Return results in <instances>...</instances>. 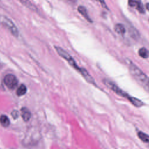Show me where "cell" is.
Masks as SVG:
<instances>
[{
  "label": "cell",
  "mask_w": 149,
  "mask_h": 149,
  "mask_svg": "<svg viewBox=\"0 0 149 149\" xmlns=\"http://www.w3.org/2000/svg\"><path fill=\"white\" fill-rule=\"evenodd\" d=\"M126 62L129 67L132 75L147 91L148 90V79L147 75L144 73L136 65L131 61L126 59Z\"/></svg>",
  "instance_id": "1"
},
{
  "label": "cell",
  "mask_w": 149,
  "mask_h": 149,
  "mask_svg": "<svg viewBox=\"0 0 149 149\" xmlns=\"http://www.w3.org/2000/svg\"><path fill=\"white\" fill-rule=\"evenodd\" d=\"M55 48L56 49V51H57V52L58 53V54L62 56L63 59H65L66 61H68V62L76 70H77V71L80 72L81 68L79 67L78 65H77V63H76L75 61L73 59V58L70 55H69L66 51H65L64 49H63V48H62L60 47H58V46H55Z\"/></svg>",
  "instance_id": "2"
},
{
  "label": "cell",
  "mask_w": 149,
  "mask_h": 149,
  "mask_svg": "<svg viewBox=\"0 0 149 149\" xmlns=\"http://www.w3.org/2000/svg\"><path fill=\"white\" fill-rule=\"evenodd\" d=\"M103 82L108 88H109L111 90H112L113 91H114L118 95L123 97H126L127 98H129V95L126 93H125L122 90H121L118 86H117L112 81L109 80L108 79H104Z\"/></svg>",
  "instance_id": "3"
},
{
  "label": "cell",
  "mask_w": 149,
  "mask_h": 149,
  "mask_svg": "<svg viewBox=\"0 0 149 149\" xmlns=\"http://www.w3.org/2000/svg\"><path fill=\"white\" fill-rule=\"evenodd\" d=\"M5 84L9 89H14L17 85L18 80L16 77L12 74H8L6 75L3 79Z\"/></svg>",
  "instance_id": "4"
},
{
  "label": "cell",
  "mask_w": 149,
  "mask_h": 149,
  "mask_svg": "<svg viewBox=\"0 0 149 149\" xmlns=\"http://www.w3.org/2000/svg\"><path fill=\"white\" fill-rule=\"evenodd\" d=\"M128 4L130 7L135 8L140 13H144L145 9L141 0H129Z\"/></svg>",
  "instance_id": "5"
},
{
  "label": "cell",
  "mask_w": 149,
  "mask_h": 149,
  "mask_svg": "<svg viewBox=\"0 0 149 149\" xmlns=\"http://www.w3.org/2000/svg\"><path fill=\"white\" fill-rule=\"evenodd\" d=\"M3 22L5 23V24L10 30L13 36H15L16 37H17L19 36V31H18V30H17V27L13 23V22L10 20L8 19V18H5V20H3Z\"/></svg>",
  "instance_id": "6"
},
{
  "label": "cell",
  "mask_w": 149,
  "mask_h": 149,
  "mask_svg": "<svg viewBox=\"0 0 149 149\" xmlns=\"http://www.w3.org/2000/svg\"><path fill=\"white\" fill-rule=\"evenodd\" d=\"M79 73L83 76V77L87 80V82H88L92 84L95 85V83L94 79L92 77V76L90 74V73L87 72V70L86 69H85L84 68H81Z\"/></svg>",
  "instance_id": "7"
},
{
  "label": "cell",
  "mask_w": 149,
  "mask_h": 149,
  "mask_svg": "<svg viewBox=\"0 0 149 149\" xmlns=\"http://www.w3.org/2000/svg\"><path fill=\"white\" fill-rule=\"evenodd\" d=\"M77 10L79 11V12L89 22H92V20L91 19V18L89 17V15L87 13V10L86 9V8L84 6H79L77 8Z\"/></svg>",
  "instance_id": "8"
},
{
  "label": "cell",
  "mask_w": 149,
  "mask_h": 149,
  "mask_svg": "<svg viewBox=\"0 0 149 149\" xmlns=\"http://www.w3.org/2000/svg\"><path fill=\"white\" fill-rule=\"evenodd\" d=\"M21 115L23 119L27 122L30 119L31 117V113L27 108L23 107L21 109Z\"/></svg>",
  "instance_id": "9"
},
{
  "label": "cell",
  "mask_w": 149,
  "mask_h": 149,
  "mask_svg": "<svg viewBox=\"0 0 149 149\" xmlns=\"http://www.w3.org/2000/svg\"><path fill=\"white\" fill-rule=\"evenodd\" d=\"M115 31L118 34L123 36L126 32V29L123 24L120 23H118L115 26Z\"/></svg>",
  "instance_id": "10"
},
{
  "label": "cell",
  "mask_w": 149,
  "mask_h": 149,
  "mask_svg": "<svg viewBox=\"0 0 149 149\" xmlns=\"http://www.w3.org/2000/svg\"><path fill=\"white\" fill-rule=\"evenodd\" d=\"M127 99L136 107H141V106L144 105L143 102L141 100H139V99H137L136 98L129 96Z\"/></svg>",
  "instance_id": "11"
},
{
  "label": "cell",
  "mask_w": 149,
  "mask_h": 149,
  "mask_svg": "<svg viewBox=\"0 0 149 149\" xmlns=\"http://www.w3.org/2000/svg\"><path fill=\"white\" fill-rule=\"evenodd\" d=\"M0 123L3 127H8L10 124V120L6 115H2L0 117Z\"/></svg>",
  "instance_id": "12"
},
{
  "label": "cell",
  "mask_w": 149,
  "mask_h": 149,
  "mask_svg": "<svg viewBox=\"0 0 149 149\" xmlns=\"http://www.w3.org/2000/svg\"><path fill=\"white\" fill-rule=\"evenodd\" d=\"M27 91V88L24 84H21L16 91V94L18 96H22L26 94Z\"/></svg>",
  "instance_id": "13"
},
{
  "label": "cell",
  "mask_w": 149,
  "mask_h": 149,
  "mask_svg": "<svg viewBox=\"0 0 149 149\" xmlns=\"http://www.w3.org/2000/svg\"><path fill=\"white\" fill-rule=\"evenodd\" d=\"M21 2L25 6H26L27 8H30L32 10L34 11H37L38 9L36 8L35 6H34L29 0H20Z\"/></svg>",
  "instance_id": "14"
},
{
  "label": "cell",
  "mask_w": 149,
  "mask_h": 149,
  "mask_svg": "<svg viewBox=\"0 0 149 149\" xmlns=\"http://www.w3.org/2000/svg\"><path fill=\"white\" fill-rule=\"evenodd\" d=\"M139 55L144 59H146L148 58V51L146 48H141L140 49H139Z\"/></svg>",
  "instance_id": "15"
},
{
  "label": "cell",
  "mask_w": 149,
  "mask_h": 149,
  "mask_svg": "<svg viewBox=\"0 0 149 149\" xmlns=\"http://www.w3.org/2000/svg\"><path fill=\"white\" fill-rule=\"evenodd\" d=\"M138 136L142 141H143L144 142H147V143L148 142V136L147 134H146L142 132H139Z\"/></svg>",
  "instance_id": "16"
},
{
  "label": "cell",
  "mask_w": 149,
  "mask_h": 149,
  "mask_svg": "<svg viewBox=\"0 0 149 149\" xmlns=\"http://www.w3.org/2000/svg\"><path fill=\"white\" fill-rule=\"evenodd\" d=\"M95 1H97L98 2H99L100 4L104 8H105V9H108V8L107 4L105 3V2L104 0H95Z\"/></svg>",
  "instance_id": "17"
},
{
  "label": "cell",
  "mask_w": 149,
  "mask_h": 149,
  "mask_svg": "<svg viewBox=\"0 0 149 149\" xmlns=\"http://www.w3.org/2000/svg\"><path fill=\"white\" fill-rule=\"evenodd\" d=\"M12 116L14 118H16L18 116V112H17V111H13L12 113Z\"/></svg>",
  "instance_id": "18"
},
{
  "label": "cell",
  "mask_w": 149,
  "mask_h": 149,
  "mask_svg": "<svg viewBox=\"0 0 149 149\" xmlns=\"http://www.w3.org/2000/svg\"><path fill=\"white\" fill-rule=\"evenodd\" d=\"M146 9L147 10H148V3H146Z\"/></svg>",
  "instance_id": "19"
}]
</instances>
